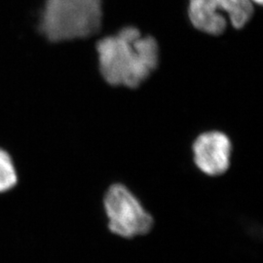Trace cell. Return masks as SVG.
I'll list each match as a JSON object with an SVG mask.
<instances>
[{"instance_id": "6da1fadb", "label": "cell", "mask_w": 263, "mask_h": 263, "mask_svg": "<svg viewBox=\"0 0 263 263\" xmlns=\"http://www.w3.org/2000/svg\"><path fill=\"white\" fill-rule=\"evenodd\" d=\"M96 50L100 72L111 86L136 89L145 82L159 65V46L155 38L142 36L135 27L101 39Z\"/></svg>"}, {"instance_id": "7a4b0ae2", "label": "cell", "mask_w": 263, "mask_h": 263, "mask_svg": "<svg viewBox=\"0 0 263 263\" xmlns=\"http://www.w3.org/2000/svg\"><path fill=\"white\" fill-rule=\"evenodd\" d=\"M103 0H45L40 30L51 42L85 39L103 26Z\"/></svg>"}, {"instance_id": "3957f363", "label": "cell", "mask_w": 263, "mask_h": 263, "mask_svg": "<svg viewBox=\"0 0 263 263\" xmlns=\"http://www.w3.org/2000/svg\"><path fill=\"white\" fill-rule=\"evenodd\" d=\"M104 207L108 218V228L115 235L131 239L149 233L154 224L151 214L139 199L121 183L107 189Z\"/></svg>"}, {"instance_id": "277c9868", "label": "cell", "mask_w": 263, "mask_h": 263, "mask_svg": "<svg viewBox=\"0 0 263 263\" xmlns=\"http://www.w3.org/2000/svg\"><path fill=\"white\" fill-rule=\"evenodd\" d=\"M254 10L251 0H189L188 17L198 30L217 36L226 31L227 20L236 29L244 28Z\"/></svg>"}, {"instance_id": "5b68a950", "label": "cell", "mask_w": 263, "mask_h": 263, "mask_svg": "<svg viewBox=\"0 0 263 263\" xmlns=\"http://www.w3.org/2000/svg\"><path fill=\"white\" fill-rule=\"evenodd\" d=\"M192 149L195 165L208 176H221L230 167L232 144L230 139L221 132H207L200 135Z\"/></svg>"}, {"instance_id": "8992f818", "label": "cell", "mask_w": 263, "mask_h": 263, "mask_svg": "<svg viewBox=\"0 0 263 263\" xmlns=\"http://www.w3.org/2000/svg\"><path fill=\"white\" fill-rule=\"evenodd\" d=\"M17 181V174L9 154L0 149V193L12 189Z\"/></svg>"}, {"instance_id": "52a82bcc", "label": "cell", "mask_w": 263, "mask_h": 263, "mask_svg": "<svg viewBox=\"0 0 263 263\" xmlns=\"http://www.w3.org/2000/svg\"><path fill=\"white\" fill-rule=\"evenodd\" d=\"M253 3H255V4H257V5H261L262 4L263 0H251Z\"/></svg>"}]
</instances>
